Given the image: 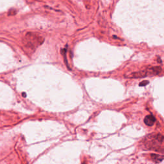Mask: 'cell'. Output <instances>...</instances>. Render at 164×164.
<instances>
[{"instance_id":"obj_1","label":"cell","mask_w":164,"mask_h":164,"mask_svg":"<svg viewBox=\"0 0 164 164\" xmlns=\"http://www.w3.org/2000/svg\"><path fill=\"white\" fill-rule=\"evenodd\" d=\"M162 69L159 66L152 67H150V68H148L142 71L133 72L131 75L129 76V78H145L148 76H155V75H160L162 72Z\"/></svg>"},{"instance_id":"obj_2","label":"cell","mask_w":164,"mask_h":164,"mask_svg":"<svg viewBox=\"0 0 164 164\" xmlns=\"http://www.w3.org/2000/svg\"><path fill=\"white\" fill-rule=\"evenodd\" d=\"M44 41V38L41 36H38L35 33H28L25 37L24 40V44L28 48L31 49H35V47H37L39 45H41Z\"/></svg>"},{"instance_id":"obj_3","label":"cell","mask_w":164,"mask_h":164,"mask_svg":"<svg viewBox=\"0 0 164 164\" xmlns=\"http://www.w3.org/2000/svg\"><path fill=\"white\" fill-rule=\"evenodd\" d=\"M155 121H156L155 117L152 115H148L144 118L145 124L147 126H153V124L155 122Z\"/></svg>"},{"instance_id":"obj_4","label":"cell","mask_w":164,"mask_h":164,"mask_svg":"<svg viewBox=\"0 0 164 164\" xmlns=\"http://www.w3.org/2000/svg\"><path fill=\"white\" fill-rule=\"evenodd\" d=\"M151 158L152 160L156 163H160L163 161V157L162 155H158L156 154H151Z\"/></svg>"},{"instance_id":"obj_5","label":"cell","mask_w":164,"mask_h":164,"mask_svg":"<svg viewBox=\"0 0 164 164\" xmlns=\"http://www.w3.org/2000/svg\"><path fill=\"white\" fill-rule=\"evenodd\" d=\"M66 53H67V48L61 49V53H62V55L64 56V60H65V64H66V65L69 67L68 64H67V60H66Z\"/></svg>"},{"instance_id":"obj_6","label":"cell","mask_w":164,"mask_h":164,"mask_svg":"<svg viewBox=\"0 0 164 164\" xmlns=\"http://www.w3.org/2000/svg\"><path fill=\"white\" fill-rule=\"evenodd\" d=\"M149 81L148 80H144V81H142V82H140V86L141 87H142V86H146L147 85H148L149 83Z\"/></svg>"}]
</instances>
